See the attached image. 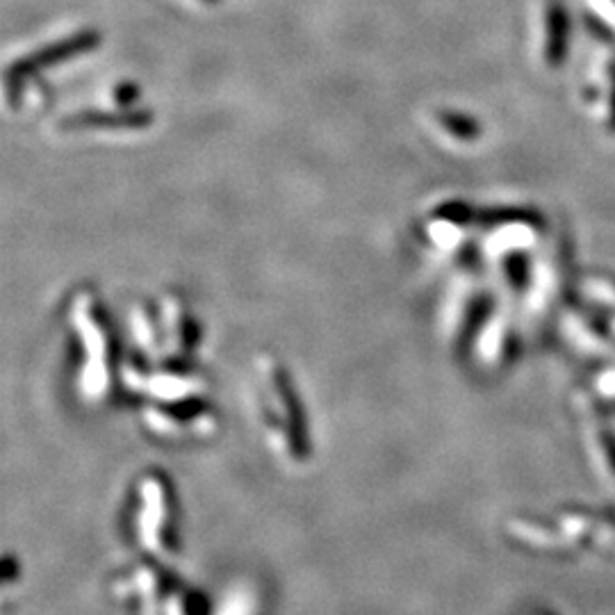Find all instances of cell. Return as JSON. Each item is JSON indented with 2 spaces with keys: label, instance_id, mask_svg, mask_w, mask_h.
Masks as SVG:
<instances>
[{
  "label": "cell",
  "instance_id": "2",
  "mask_svg": "<svg viewBox=\"0 0 615 615\" xmlns=\"http://www.w3.org/2000/svg\"><path fill=\"white\" fill-rule=\"evenodd\" d=\"M203 3H210V5H215V3H219V0H203Z\"/></svg>",
  "mask_w": 615,
  "mask_h": 615
},
{
  "label": "cell",
  "instance_id": "1",
  "mask_svg": "<svg viewBox=\"0 0 615 615\" xmlns=\"http://www.w3.org/2000/svg\"><path fill=\"white\" fill-rule=\"evenodd\" d=\"M98 44H101V35H98L96 30H80L76 35L64 37L60 41H55V44H48L32 55L23 57V60L16 62L14 67L7 71V78L19 80L32 76L35 71L57 67V64L69 62L73 57L94 51Z\"/></svg>",
  "mask_w": 615,
  "mask_h": 615
}]
</instances>
